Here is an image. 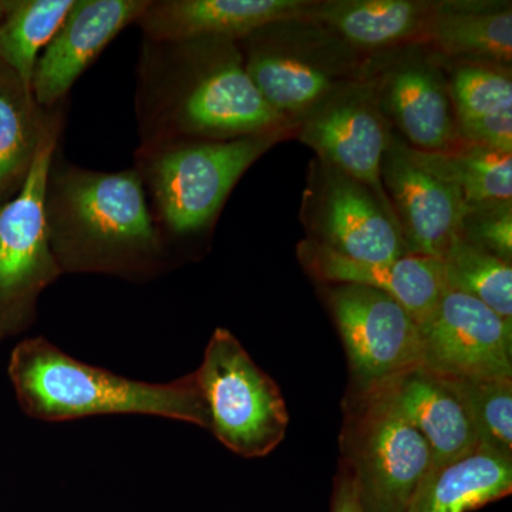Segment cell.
I'll use <instances>...</instances> for the list:
<instances>
[{"instance_id":"1","label":"cell","mask_w":512,"mask_h":512,"mask_svg":"<svg viewBox=\"0 0 512 512\" xmlns=\"http://www.w3.org/2000/svg\"><path fill=\"white\" fill-rule=\"evenodd\" d=\"M137 114L141 144L231 140L296 128L266 103L237 43L229 40L144 39Z\"/></svg>"},{"instance_id":"2","label":"cell","mask_w":512,"mask_h":512,"mask_svg":"<svg viewBox=\"0 0 512 512\" xmlns=\"http://www.w3.org/2000/svg\"><path fill=\"white\" fill-rule=\"evenodd\" d=\"M45 217L63 274H104L141 281L165 268L167 247L136 168L99 173L53 157Z\"/></svg>"},{"instance_id":"3","label":"cell","mask_w":512,"mask_h":512,"mask_svg":"<svg viewBox=\"0 0 512 512\" xmlns=\"http://www.w3.org/2000/svg\"><path fill=\"white\" fill-rule=\"evenodd\" d=\"M8 373L20 407L32 419L144 414L210 430V413L195 373L170 383L131 380L80 362L42 336L16 345Z\"/></svg>"},{"instance_id":"4","label":"cell","mask_w":512,"mask_h":512,"mask_svg":"<svg viewBox=\"0 0 512 512\" xmlns=\"http://www.w3.org/2000/svg\"><path fill=\"white\" fill-rule=\"evenodd\" d=\"M292 130L231 140L141 144L136 170L165 244L207 231L239 178Z\"/></svg>"},{"instance_id":"5","label":"cell","mask_w":512,"mask_h":512,"mask_svg":"<svg viewBox=\"0 0 512 512\" xmlns=\"http://www.w3.org/2000/svg\"><path fill=\"white\" fill-rule=\"evenodd\" d=\"M342 464L365 512H407L431 470L429 444L383 383L359 390L345 407Z\"/></svg>"},{"instance_id":"6","label":"cell","mask_w":512,"mask_h":512,"mask_svg":"<svg viewBox=\"0 0 512 512\" xmlns=\"http://www.w3.org/2000/svg\"><path fill=\"white\" fill-rule=\"evenodd\" d=\"M210 431L232 453L268 456L284 441L289 414L281 389L227 329L212 333L195 370Z\"/></svg>"},{"instance_id":"7","label":"cell","mask_w":512,"mask_h":512,"mask_svg":"<svg viewBox=\"0 0 512 512\" xmlns=\"http://www.w3.org/2000/svg\"><path fill=\"white\" fill-rule=\"evenodd\" d=\"M62 126L63 119L53 124L25 184L0 205V343L33 325L40 295L63 274L50 248L45 217L47 174Z\"/></svg>"},{"instance_id":"8","label":"cell","mask_w":512,"mask_h":512,"mask_svg":"<svg viewBox=\"0 0 512 512\" xmlns=\"http://www.w3.org/2000/svg\"><path fill=\"white\" fill-rule=\"evenodd\" d=\"M302 221L308 238L360 262H393L409 255L389 198L320 160L309 168Z\"/></svg>"},{"instance_id":"9","label":"cell","mask_w":512,"mask_h":512,"mask_svg":"<svg viewBox=\"0 0 512 512\" xmlns=\"http://www.w3.org/2000/svg\"><path fill=\"white\" fill-rule=\"evenodd\" d=\"M382 73L340 84L296 123L299 140L318 160L386 197L380 163L393 127L380 107Z\"/></svg>"},{"instance_id":"10","label":"cell","mask_w":512,"mask_h":512,"mask_svg":"<svg viewBox=\"0 0 512 512\" xmlns=\"http://www.w3.org/2000/svg\"><path fill=\"white\" fill-rule=\"evenodd\" d=\"M326 301L356 389H369L421 366L419 325L392 296L367 286L338 284L329 286Z\"/></svg>"},{"instance_id":"11","label":"cell","mask_w":512,"mask_h":512,"mask_svg":"<svg viewBox=\"0 0 512 512\" xmlns=\"http://www.w3.org/2000/svg\"><path fill=\"white\" fill-rule=\"evenodd\" d=\"M421 366L453 379H512V320L446 288L419 325Z\"/></svg>"},{"instance_id":"12","label":"cell","mask_w":512,"mask_h":512,"mask_svg":"<svg viewBox=\"0 0 512 512\" xmlns=\"http://www.w3.org/2000/svg\"><path fill=\"white\" fill-rule=\"evenodd\" d=\"M380 180L409 255L441 261L460 234L466 212L461 192L416 163L396 131L380 163Z\"/></svg>"},{"instance_id":"13","label":"cell","mask_w":512,"mask_h":512,"mask_svg":"<svg viewBox=\"0 0 512 512\" xmlns=\"http://www.w3.org/2000/svg\"><path fill=\"white\" fill-rule=\"evenodd\" d=\"M150 0H74L62 26L37 59L32 94L42 109L66 100L111 40L136 23Z\"/></svg>"},{"instance_id":"14","label":"cell","mask_w":512,"mask_h":512,"mask_svg":"<svg viewBox=\"0 0 512 512\" xmlns=\"http://www.w3.org/2000/svg\"><path fill=\"white\" fill-rule=\"evenodd\" d=\"M380 107L414 150L444 151L461 140L439 57L417 52L394 62L382 73Z\"/></svg>"},{"instance_id":"15","label":"cell","mask_w":512,"mask_h":512,"mask_svg":"<svg viewBox=\"0 0 512 512\" xmlns=\"http://www.w3.org/2000/svg\"><path fill=\"white\" fill-rule=\"evenodd\" d=\"M312 0H160L137 22L154 42L217 39L237 43L275 23L301 20Z\"/></svg>"},{"instance_id":"16","label":"cell","mask_w":512,"mask_h":512,"mask_svg":"<svg viewBox=\"0 0 512 512\" xmlns=\"http://www.w3.org/2000/svg\"><path fill=\"white\" fill-rule=\"evenodd\" d=\"M303 268L320 282L367 286L396 299L420 325L444 292L443 262L429 256L406 255L393 262H360L336 254L311 239L298 245Z\"/></svg>"},{"instance_id":"17","label":"cell","mask_w":512,"mask_h":512,"mask_svg":"<svg viewBox=\"0 0 512 512\" xmlns=\"http://www.w3.org/2000/svg\"><path fill=\"white\" fill-rule=\"evenodd\" d=\"M437 2L426 0H325L311 2L298 22L318 26L365 50L424 45Z\"/></svg>"},{"instance_id":"18","label":"cell","mask_w":512,"mask_h":512,"mask_svg":"<svg viewBox=\"0 0 512 512\" xmlns=\"http://www.w3.org/2000/svg\"><path fill=\"white\" fill-rule=\"evenodd\" d=\"M383 384L429 444L431 468L446 466L480 447L463 403L443 376L419 366Z\"/></svg>"},{"instance_id":"19","label":"cell","mask_w":512,"mask_h":512,"mask_svg":"<svg viewBox=\"0 0 512 512\" xmlns=\"http://www.w3.org/2000/svg\"><path fill=\"white\" fill-rule=\"evenodd\" d=\"M461 140L512 153L511 64L441 60Z\"/></svg>"},{"instance_id":"20","label":"cell","mask_w":512,"mask_h":512,"mask_svg":"<svg viewBox=\"0 0 512 512\" xmlns=\"http://www.w3.org/2000/svg\"><path fill=\"white\" fill-rule=\"evenodd\" d=\"M248 40L245 70L266 103L284 119L296 124L303 114L350 79L325 69L322 64L288 52L256 30Z\"/></svg>"},{"instance_id":"21","label":"cell","mask_w":512,"mask_h":512,"mask_svg":"<svg viewBox=\"0 0 512 512\" xmlns=\"http://www.w3.org/2000/svg\"><path fill=\"white\" fill-rule=\"evenodd\" d=\"M424 45L446 59L488 60L511 64V2L450 0L437 2Z\"/></svg>"},{"instance_id":"22","label":"cell","mask_w":512,"mask_h":512,"mask_svg":"<svg viewBox=\"0 0 512 512\" xmlns=\"http://www.w3.org/2000/svg\"><path fill=\"white\" fill-rule=\"evenodd\" d=\"M62 119V104L42 109L32 89L0 63V205L18 194L43 138Z\"/></svg>"},{"instance_id":"23","label":"cell","mask_w":512,"mask_h":512,"mask_svg":"<svg viewBox=\"0 0 512 512\" xmlns=\"http://www.w3.org/2000/svg\"><path fill=\"white\" fill-rule=\"evenodd\" d=\"M512 491V460L478 447L431 468L407 512H471Z\"/></svg>"},{"instance_id":"24","label":"cell","mask_w":512,"mask_h":512,"mask_svg":"<svg viewBox=\"0 0 512 512\" xmlns=\"http://www.w3.org/2000/svg\"><path fill=\"white\" fill-rule=\"evenodd\" d=\"M409 151L424 170L453 184L466 207L512 200V153L464 140L444 151Z\"/></svg>"},{"instance_id":"25","label":"cell","mask_w":512,"mask_h":512,"mask_svg":"<svg viewBox=\"0 0 512 512\" xmlns=\"http://www.w3.org/2000/svg\"><path fill=\"white\" fill-rule=\"evenodd\" d=\"M74 0H10L0 22V63L32 89L42 50L55 37Z\"/></svg>"},{"instance_id":"26","label":"cell","mask_w":512,"mask_h":512,"mask_svg":"<svg viewBox=\"0 0 512 512\" xmlns=\"http://www.w3.org/2000/svg\"><path fill=\"white\" fill-rule=\"evenodd\" d=\"M443 262L447 288L483 302L501 318L512 320V266L500 256L458 234Z\"/></svg>"},{"instance_id":"27","label":"cell","mask_w":512,"mask_h":512,"mask_svg":"<svg viewBox=\"0 0 512 512\" xmlns=\"http://www.w3.org/2000/svg\"><path fill=\"white\" fill-rule=\"evenodd\" d=\"M444 379L463 403L480 446L512 460V379Z\"/></svg>"},{"instance_id":"28","label":"cell","mask_w":512,"mask_h":512,"mask_svg":"<svg viewBox=\"0 0 512 512\" xmlns=\"http://www.w3.org/2000/svg\"><path fill=\"white\" fill-rule=\"evenodd\" d=\"M512 201L466 207L460 234L505 261L512 258Z\"/></svg>"},{"instance_id":"29","label":"cell","mask_w":512,"mask_h":512,"mask_svg":"<svg viewBox=\"0 0 512 512\" xmlns=\"http://www.w3.org/2000/svg\"><path fill=\"white\" fill-rule=\"evenodd\" d=\"M332 512H365L359 497L353 478L348 468L340 464L338 478H336L335 493H333Z\"/></svg>"},{"instance_id":"30","label":"cell","mask_w":512,"mask_h":512,"mask_svg":"<svg viewBox=\"0 0 512 512\" xmlns=\"http://www.w3.org/2000/svg\"><path fill=\"white\" fill-rule=\"evenodd\" d=\"M10 6V0H0V22L5 18Z\"/></svg>"}]
</instances>
